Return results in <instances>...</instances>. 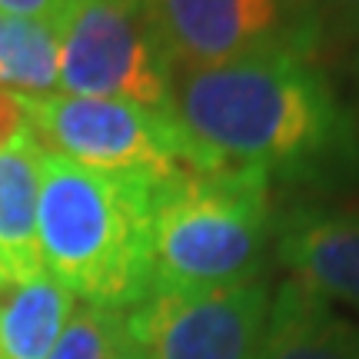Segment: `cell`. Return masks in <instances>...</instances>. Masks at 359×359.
<instances>
[{
  "mask_svg": "<svg viewBox=\"0 0 359 359\" xmlns=\"http://www.w3.org/2000/svg\"><path fill=\"white\" fill-rule=\"evenodd\" d=\"M170 110L210 170L320 180L359 160L356 120L303 53L269 50L183 70Z\"/></svg>",
  "mask_w": 359,
  "mask_h": 359,
  "instance_id": "cell-1",
  "label": "cell"
},
{
  "mask_svg": "<svg viewBox=\"0 0 359 359\" xmlns=\"http://www.w3.org/2000/svg\"><path fill=\"white\" fill-rule=\"evenodd\" d=\"M154 190L156 180L100 173L43 150L37 213L43 273L87 306H140L150 296Z\"/></svg>",
  "mask_w": 359,
  "mask_h": 359,
  "instance_id": "cell-2",
  "label": "cell"
},
{
  "mask_svg": "<svg viewBox=\"0 0 359 359\" xmlns=\"http://www.w3.org/2000/svg\"><path fill=\"white\" fill-rule=\"evenodd\" d=\"M263 170H183L156 183L150 296L210 293L259 280L276 230Z\"/></svg>",
  "mask_w": 359,
  "mask_h": 359,
  "instance_id": "cell-3",
  "label": "cell"
},
{
  "mask_svg": "<svg viewBox=\"0 0 359 359\" xmlns=\"http://www.w3.org/2000/svg\"><path fill=\"white\" fill-rule=\"evenodd\" d=\"M27 133L47 154L100 173L170 180L183 170H210L173 110L100 97H20Z\"/></svg>",
  "mask_w": 359,
  "mask_h": 359,
  "instance_id": "cell-4",
  "label": "cell"
},
{
  "mask_svg": "<svg viewBox=\"0 0 359 359\" xmlns=\"http://www.w3.org/2000/svg\"><path fill=\"white\" fill-rule=\"evenodd\" d=\"M53 27L60 37L57 93L170 110L177 67L150 0H67Z\"/></svg>",
  "mask_w": 359,
  "mask_h": 359,
  "instance_id": "cell-5",
  "label": "cell"
},
{
  "mask_svg": "<svg viewBox=\"0 0 359 359\" xmlns=\"http://www.w3.org/2000/svg\"><path fill=\"white\" fill-rule=\"evenodd\" d=\"M273 293L263 280L210 293H154L127 309L133 359H257Z\"/></svg>",
  "mask_w": 359,
  "mask_h": 359,
  "instance_id": "cell-6",
  "label": "cell"
},
{
  "mask_svg": "<svg viewBox=\"0 0 359 359\" xmlns=\"http://www.w3.org/2000/svg\"><path fill=\"white\" fill-rule=\"evenodd\" d=\"M173 67L230 64L290 50L309 57L323 24L299 0H150Z\"/></svg>",
  "mask_w": 359,
  "mask_h": 359,
  "instance_id": "cell-7",
  "label": "cell"
},
{
  "mask_svg": "<svg viewBox=\"0 0 359 359\" xmlns=\"http://www.w3.org/2000/svg\"><path fill=\"white\" fill-rule=\"evenodd\" d=\"M276 259L326 303L359 309V210L296 206L276 219Z\"/></svg>",
  "mask_w": 359,
  "mask_h": 359,
  "instance_id": "cell-8",
  "label": "cell"
},
{
  "mask_svg": "<svg viewBox=\"0 0 359 359\" xmlns=\"http://www.w3.org/2000/svg\"><path fill=\"white\" fill-rule=\"evenodd\" d=\"M40 163L43 147L27 127L0 150V286H20L43 276L37 236Z\"/></svg>",
  "mask_w": 359,
  "mask_h": 359,
  "instance_id": "cell-9",
  "label": "cell"
},
{
  "mask_svg": "<svg viewBox=\"0 0 359 359\" xmlns=\"http://www.w3.org/2000/svg\"><path fill=\"white\" fill-rule=\"evenodd\" d=\"M257 359H359V326L323 296L286 280L273 293Z\"/></svg>",
  "mask_w": 359,
  "mask_h": 359,
  "instance_id": "cell-10",
  "label": "cell"
},
{
  "mask_svg": "<svg viewBox=\"0 0 359 359\" xmlns=\"http://www.w3.org/2000/svg\"><path fill=\"white\" fill-rule=\"evenodd\" d=\"M77 313V296L47 273L0 286V359H47Z\"/></svg>",
  "mask_w": 359,
  "mask_h": 359,
  "instance_id": "cell-11",
  "label": "cell"
},
{
  "mask_svg": "<svg viewBox=\"0 0 359 359\" xmlns=\"http://www.w3.org/2000/svg\"><path fill=\"white\" fill-rule=\"evenodd\" d=\"M60 37L47 20L0 13V90L20 97L57 93Z\"/></svg>",
  "mask_w": 359,
  "mask_h": 359,
  "instance_id": "cell-12",
  "label": "cell"
},
{
  "mask_svg": "<svg viewBox=\"0 0 359 359\" xmlns=\"http://www.w3.org/2000/svg\"><path fill=\"white\" fill-rule=\"evenodd\" d=\"M47 359H133L127 309H77Z\"/></svg>",
  "mask_w": 359,
  "mask_h": 359,
  "instance_id": "cell-13",
  "label": "cell"
},
{
  "mask_svg": "<svg viewBox=\"0 0 359 359\" xmlns=\"http://www.w3.org/2000/svg\"><path fill=\"white\" fill-rule=\"evenodd\" d=\"M67 0H0V13L11 17H30V20H47L53 24Z\"/></svg>",
  "mask_w": 359,
  "mask_h": 359,
  "instance_id": "cell-14",
  "label": "cell"
},
{
  "mask_svg": "<svg viewBox=\"0 0 359 359\" xmlns=\"http://www.w3.org/2000/svg\"><path fill=\"white\" fill-rule=\"evenodd\" d=\"M320 24L326 20H343V24L359 27V0H299Z\"/></svg>",
  "mask_w": 359,
  "mask_h": 359,
  "instance_id": "cell-15",
  "label": "cell"
},
{
  "mask_svg": "<svg viewBox=\"0 0 359 359\" xmlns=\"http://www.w3.org/2000/svg\"><path fill=\"white\" fill-rule=\"evenodd\" d=\"M24 110H20V100L11 90H0V150L13 143L20 133H24Z\"/></svg>",
  "mask_w": 359,
  "mask_h": 359,
  "instance_id": "cell-16",
  "label": "cell"
},
{
  "mask_svg": "<svg viewBox=\"0 0 359 359\" xmlns=\"http://www.w3.org/2000/svg\"><path fill=\"white\" fill-rule=\"evenodd\" d=\"M353 74H356V83H359V27H356V50H353Z\"/></svg>",
  "mask_w": 359,
  "mask_h": 359,
  "instance_id": "cell-17",
  "label": "cell"
}]
</instances>
